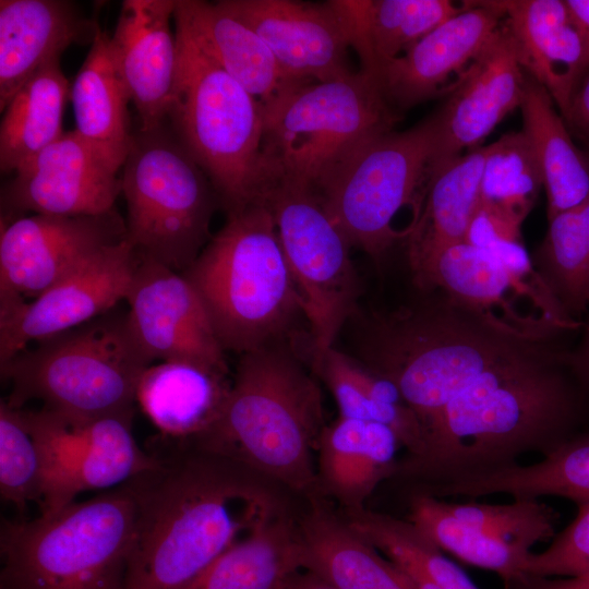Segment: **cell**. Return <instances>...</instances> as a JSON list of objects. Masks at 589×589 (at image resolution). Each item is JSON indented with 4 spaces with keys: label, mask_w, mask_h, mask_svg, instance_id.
<instances>
[{
    "label": "cell",
    "mask_w": 589,
    "mask_h": 589,
    "mask_svg": "<svg viewBox=\"0 0 589 589\" xmlns=\"http://www.w3.org/2000/svg\"><path fill=\"white\" fill-rule=\"evenodd\" d=\"M128 481L135 528L124 589H177L284 508L261 477L189 442L158 438Z\"/></svg>",
    "instance_id": "obj_1"
},
{
    "label": "cell",
    "mask_w": 589,
    "mask_h": 589,
    "mask_svg": "<svg viewBox=\"0 0 589 589\" xmlns=\"http://www.w3.org/2000/svg\"><path fill=\"white\" fill-rule=\"evenodd\" d=\"M578 381L567 349L508 365L448 404L425 429L419 456L395 474L422 488L485 474L542 456L570 438L579 412Z\"/></svg>",
    "instance_id": "obj_2"
},
{
    "label": "cell",
    "mask_w": 589,
    "mask_h": 589,
    "mask_svg": "<svg viewBox=\"0 0 589 589\" xmlns=\"http://www.w3.org/2000/svg\"><path fill=\"white\" fill-rule=\"evenodd\" d=\"M275 342L240 356L217 422L189 443L313 500L322 393L300 360Z\"/></svg>",
    "instance_id": "obj_3"
},
{
    "label": "cell",
    "mask_w": 589,
    "mask_h": 589,
    "mask_svg": "<svg viewBox=\"0 0 589 589\" xmlns=\"http://www.w3.org/2000/svg\"><path fill=\"white\" fill-rule=\"evenodd\" d=\"M181 274L199 294L225 351L241 356L285 341L302 313L264 201L227 214L225 225Z\"/></svg>",
    "instance_id": "obj_4"
},
{
    "label": "cell",
    "mask_w": 589,
    "mask_h": 589,
    "mask_svg": "<svg viewBox=\"0 0 589 589\" xmlns=\"http://www.w3.org/2000/svg\"><path fill=\"white\" fill-rule=\"evenodd\" d=\"M178 59L167 123L204 170L227 214L266 188L262 103L228 74L173 14Z\"/></svg>",
    "instance_id": "obj_5"
},
{
    "label": "cell",
    "mask_w": 589,
    "mask_h": 589,
    "mask_svg": "<svg viewBox=\"0 0 589 589\" xmlns=\"http://www.w3.org/2000/svg\"><path fill=\"white\" fill-rule=\"evenodd\" d=\"M32 345L0 364L11 406L38 400L70 423L134 414L139 381L153 363L132 337L125 313L108 312Z\"/></svg>",
    "instance_id": "obj_6"
},
{
    "label": "cell",
    "mask_w": 589,
    "mask_h": 589,
    "mask_svg": "<svg viewBox=\"0 0 589 589\" xmlns=\"http://www.w3.org/2000/svg\"><path fill=\"white\" fill-rule=\"evenodd\" d=\"M134 528L128 482L48 516L4 519L0 589H124Z\"/></svg>",
    "instance_id": "obj_7"
},
{
    "label": "cell",
    "mask_w": 589,
    "mask_h": 589,
    "mask_svg": "<svg viewBox=\"0 0 589 589\" xmlns=\"http://www.w3.org/2000/svg\"><path fill=\"white\" fill-rule=\"evenodd\" d=\"M263 109L266 188L281 182L315 193L351 153L399 120L377 83L360 71L292 84Z\"/></svg>",
    "instance_id": "obj_8"
},
{
    "label": "cell",
    "mask_w": 589,
    "mask_h": 589,
    "mask_svg": "<svg viewBox=\"0 0 589 589\" xmlns=\"http://www.w3.org/2000/svg\"><path fill=\"white\" fill-rule=\"evenodd\" d=\"M127 239L141 256L184 272L213 237L217 193L167 122L132 132L122 166Z\"/></svg>",
    "instance_id": "obj_9"
},
{
    "label": "cell",
    "mask_w": 589,
    "mask_h": 589,
    "mask_svg": "<svg viewBox=\"0 0 589 589\" xmlns=\"http://www.w3.org/2000/svg\"><path fill=\"white\" fill-rule=\"evenodd\" d=\"M437 154L435 123L429 117L408 130H393L363 143L316 194L350 245L381 259L405 239L393 226L400 211L410 206L417 220L440 167Z\"/></svg>",
    "instance_id": "obj_10"
},
{
    "label": "cell",
    "mask_w": 589,
    "mask_h": 589,
    "mask_svg": "<svg viewBox=\"0 0 589 589\" xmlns=\"http://www.w3.org/2000/svg\"><path fill=\"white\" fill-rule=\"evenodd\" d=\"M262 201L273 213L302 314L310 324L315 364L334 347L354 313L358 281L351 245L315 192L275 182Z\"/></svg>",
    "instance_id": "obj_11"
},
{
    "label": "cell",
    "mask_w": 589,
    "mask_h": 589,
    "mask_svg": "<svg viewBox=\"0 0 589 589\" xmlns=\"http://www.w3.org/2000/svg\"><path fill=\"white\" fill-rule=\"evenodd\" d=\"M41 460L39 515H51L81 493L118 488L158 465L132 434L134 414L70 423L40 408H21Z\"/></svg>",
    "instance_id": "obj_12"
},
{
    "label": "cell",
    "mask_w": 589,
    "mask_h": 589,
    "mask_svg": "<svg viewBox=\"0 0 589 589\" xmlns=\"http://www.w3.org/2000/svg\"><path fill=\"white\" fill-rule=\"evenodd\" d=\"M125 238L116 208L88 216L33 214L1 224L0 301L37 298Z\"/></svg>",
    "instance_id": "obj_13"
},
{
    "label": "cell",
    "mask_w": 589,
    "mask_h": 589,
    "mask_svg": "<svg viewBox=\"0 0 589 589\" xmlns=\"http://www.w3.org/2000/svg\"><path fill=\"white\" fill-rule=\"evenodd\" d=\"M139 260L125 238L37 298L0 301V364L32 344L110 312L125 300Z\"/></svg>",
    "instance_id": "obj_14"
},
{
    "label": "cell",
    "mask_w": 589,
    "mask_h": 589,
    "mask_svg": "<svg viewBox=\"0 0 589 589\" xmlns=\"http://www.w3.org/2000/svg\"><path fill=\"white\" fill-rule=\"evenodd\" d=\"M125 300L131 335L152 363L187 361L229 372L206 310L181 273L140 255Z\"/></svg>",
    "instance_id": "obj_15"
},
{
    "label": "cell",
    "mask_w": 589,
    "mask_h": 589,
    "mask_svg": "<svg viewBox=\"0 0 589 589\" xmlns=\"http://www.w3.org/2000/svg\"><path fill=\"white\" fill-rule=\"evenodd\" d=\"M120 193L118 172L72 130L21 165L1 189V224L25 213L105 214Z\"/></svg>",
    "instance_id": "obj_16"
},
{
    "label": "cell",
    "mask_w": 589,
    "mask_h": 589,
    "mask_svg": "<svg viewBox=\"0 0 589 589\" xmlns=\"http://www.w3.org/2000/svg\"><path fill=\"white\" fill-rule=\"evenodd\" d=\"M416 284L425 291L441 290L518 329L543 334L564 332L521 315L515 306L518 298L529 299L562 323H573L546 290L527 252L503 256L464 241L443 250Z\"/></svg>",
    "instance_id": "obj_17"
},
{
    "label": "cell",
    "mask_w": 589,
    "mask_h": 589,
    "mask_svg": "<svg viewBox=\"0 0 589 589\" xmlns=\"http://www.w3.org/2000/svg\"><path fill=\"white\" fill-rule=\"evenodd\" d=\"M465 3L378 70L374 81L397 111L450 93L498 32L503 13L494 1Z\"/></svg>",
    "instance_id": "obj_18"
},
{
    "label": "cell",
    "mask_w": 589,
    "mask_h": 589,
    "mask_svg": "<svg viewBox=\"0 0 589 589\" xmlns=\"http://www.w3.org/2000/svg\"><path fill=\"white\" fill-rule=\"evenodd\" d=\"M219 2L264 40L289 81L325 82L353 72L346 33L329 1Z\"/></svg>",
    "instance_id": "obj_19"
},
{
    "label": "cell",
    "mask_w": 589,
    "mask_h": 589,
    "mask_svg": "<svg viewBox=\"0 0 589 589\" xmlns=\"http://www.w3.org/2000/svg\"><path fill=\"white\" fill-rule=\"evenodd\" d=\"M526 73L503 23L446 101L432 117L440 165L482 146L513 110L520 108Z\"/></svg>",
    "instance_id": "obj_20"
},
{
    "label": "cell",
    "mask_w": 589,
    "mask_h": 589,
    "mask_svg": "<svg viewBox=\"0 0 589 589\" xmlns=\"http://www.w3.org/2000/svg\"><path fill=\"white\" fill-rule=\"evenodd\" d=\"M175 9L176 0H124L109 36L113 62L143 130L167 121L178 59Z\"/></svg>",
    "instance_id": "obj_21"
},
{
    "label": "cell",
    "mask_w": 589,
    "mask_h": 589,
    "mask_svg": "<svg viewBox=\"0 0 589 589\" xmlns=\"http://www.w3.org/2000/svg\"><path fill=\"white\" fill-rule=\"evenodd\" d=\"M526 74L552 97L565 119L588 72L579 33L564 0L494 1Z\"/></svg>",
    "instance_id": "obj_22"
},
{
    "label": "cell",
    "mask_w": 589,
    "mask_h": 589,
    "mask_svg": "<svg viewBox=\"0 0 589 589\" xmlns=\"http://www.w3.org/2000/svg\"><path fill=\"white\" fill-rule=\"evenodd\" d=\"M100 28L68 0H0V110L39 69Z\"/></svg>",
    "instance_id": "obj_23"
},
{
    "label": "cell",
    "mask_w": 589,
    "mask_h": 589,
    "mask_svg": "<svg viewBox=\"0 0 589 589\" xmlns=\"http://www.w3.org/2000/svg\"><path fill=\"white\" fill-rule=\"evenodd\" d=\"M232 380L228 372L187 361L149 365L136 388V402L158 430L173 442L199 438L217 422Z\"/></svg>",
    "instance_id": "obj_24"
},
{
    "label": "cell",
    "mask_w": 589,
    "mask_h": 589,
    "mask_svg": "<svg viewBox=\"0 0 589 589\" xmlns=\"http://www.w3.org/2000/svg\"><path fill=\"white\" fill-rule=\"evenodd\" d=\"M300 569L336 589H414L407 575L321 501L297 520Z\"/></svg>",
    "instance_id": "obj_25"
},
{
    "label": "cell",
    "mask_w": 589,
    "mask_h": 589,
    "mask_svg": "<svg viewBox=\"0 0 589 589\" xmlns=\"http://www.w3.org/2000/svg\"><path fill=\"white\" fill-rule=\"evenodd\" d=\"M401 444L387 425L339 417L325 425L317 443L320 489L344 510L364 507L377 484L394 476Z\"/></svg>",
    "instance_id": "obj_26"
},
{
    "label": "cell",
    "mask_w": 589,
    "mask_h": 589,
    "mask_svg": "<svg viewBox=\"0 0 589 589\" xmlns=\"http://www.w3.org/2000/svg\"><path fill=\"white\" fill-rule=\"evenodd\" d=\"M486 145L468 151L437 168L420 214L407 236L410 268L417 283L446 248L466 241L479 206Z\"/></svg>",
    "instance_id": "obj_27"
},
{
    "label": "cell",
    "mask_w": 589,
    "mask_h": 589,
    "mask_svg": "<svg viewBox=\"0 0 589 589\" xmlns=\"http://www.w3.org/2000/svg\"><path fill=\"white\" fill-rule=\"evenodd\" d=\"M175 15L203 49L262 105L296 84L264 40L219 1L176 0Z\"/></svg>",
    "instance_id": "obj_28"
},
{
    "label": "cell",
    "mask_w": 589,
    "mask_h": 589,
    "mask_svg": "<svg viewBox=\"0 0 589 589\" xmlns=\"http://www.w3.org/2000/svg\"><path fill=\"white\" fill-rule=\"evenodd\" d=\"M76 133L117 172L132 132L128 89L116 68L109 36L99 31L70 87Z\"/></svg>",
    "instance_id": "obj_29"
},
{
    "label": "cell",
    "mask_w": 589,
    "mask_h": 589,
    "mask_svg": "<svg viewBox=\"0 0 589 589\" xmlns=\"http://www.w3.org/2000/svg\"><path fill=\"white\" fill-rule=\"evenodd\" d=\"M420 492L438 498L505 493L514 498L557 496L577 505L589 503V433L572 436L541 461L518 462L490 473L426 486Z\"/></svg>",
    "instance_id": "obj_30"
},
{
    "label": "cell",
    "mask_w": 589,
    "mask_h": 589,
    "mask_svg": "<svg viewBox=\"0 0 589 589\" xmlns=\"http://www.w3.org/2000/svg\"><path fill=\"white\" fill-rule=\"evenodd\" d=\"M548 201V219L589 199V156L578 148L550 94L528 74L520 105Z\"/></svg>",
    "instance_id": "obj_31"
},
{
    "label": "cell",
    "mask_w": 589,
    "mask_h": 589,
    "mask_svg": "<svg viewBox=\"0 0 589 589\" xmlns=\"http://www.w3.org/2000/svg\"><path fill=\"white\" fill-rule=\"evenodd\" d=\"M297 569V521L283 509L177 589H277Z\"/></svg>",
    "instance_id": "obj_32"
},
{
    "label": "cell",
    "mask_w": 589,
    "mask_h": 589,
    "mask_svg": "<svg viewBox=\"0 0 589 589\" xmlns=\"http://www.w3.org/2000/svg\"><path fill=\"white\" fill-rule=\"evenodd\" d=\"M313 366L329 388L339 417L385 424L407 449L408 458L420 455L423 447L421 425L393 383L335 347Z\"/></svg>",
    "instance_id": "obj_33"
},
{
    "label": "cell",
    "mask_w": 589,
    "mask_h": 589,
    "mask_svg": "<svg viewBox=\"0 0 589 589\" xmlns=\"http://www.w3.org/2000/svg\"><path fill=\"white\" fill-rule=\"evenodd\" d=\"M70 87L57 60L34 73L12 97L0 124L2 172H15L63 135L62 117Z\"/></svg>",
    "instance_id": "obj_34"
},
{
    "label": "cell",
    "mask_w": 589,
    "mask_h": 589,
    "mask_svg": "<svg viewBox=\"0 0 589 589\" xmlns=\"http://www.w3.org/2000/svg\"><path fill=\"white\" fill-rule=\"evenodd\" d=\"M342 517L356 532L397 565L414 589H479L410 521L364 507L344 510Z\"/></svg>",
    "instance_id": "obj_35"
},
{
    "label": "cell",
    "mask_w": 589,
    "mask_h": 589,
    "mask_svg": "<svg viewBox=\"0 0 589 589\" xmlns=\"http://www.w3.org/2000/svg\"><path fill=\"white\" fill-rule=\"evenodd\" d=\"M548 220L533 268L561 310L581 322L589 308V199Z\"/></svg>",
    "instance_id": "obj_36"
},
{
    "label": "cell",
    "mask_w": 589,
    "mask_h": 589,
    "mask_svg": "<svg viewBox=\"0 0 589 589\" xmlns=\"http://www.w3.org/2000/svg\"><path fill=\"white\" fill-rule=\"evenodd\" d=\"M408 521L441 551L478 568L496 573L504 585L525 574L531 551L491 538L464 524L444 500L417 492L409 503Z\"/></svg>",
    "instance_id": "obj_37"
},
{
    "label": "cell",
    "mask_w": 589,
    "mask_h": 589,
    "mask_svg": "<svg viewBox=\"0 0 589 589\" xmlns=\"http://www.w3.org/2000/svg\"><path fill=\"white\" fill-rule=\"evenodd\" d=\"M541 188V171L522 130L506 133L486 145L480 206L520 227Z\"/></svg>",
    "instance_id": "obj_38"
},
{
    "label": "cell",
    "mask_w": 589,
    "mask_h": 589,
    "mask_svg": "<svg viewBox=\"0 0 589 589\" xmlns=\"http://www.w3.org/2000/svg\"><path fill=\"white\" fill-rule=\"evenodd\" d=\"M449 0H371L370 39L378 70L464 9Z\"/></svg>",
    "instance_id": "obj_39"
},
{
    "label": "cell",
    "mask_w": 589,
    "mask_h": 589,
    "mask_svg": "<svg viewBox=\"0 0 589 589\" xmlns=\"http://www.w3.org/2000/svg\"><path fill=\"white\" fill-rule=\"evenodd\" d=\"M444 503L447 510L464 524L527 551L556 534L558 513L540 498H514L505 504Z\"/></svg>",
    "instance_id": "obj_40"
},
{
    "label": "cell",
    "mask_w": 589,
    "mask_h": 589,
    "mask_svg": "<svg viewBox=\"0 0 589 589\" xmlns=\"http://www.w3.org/2000/svg\"><path fill=\"white\" fill-rule=\"evenodd\" d=\"M41 460L21 408L0 401V495L24 514L29 503L41 502Z\"/></svg>",
    "instance_id": "obj_41"
},
{
    "label": "cell",
    "mask_w": 589,
    "mask_h": 589,
    "mask_svg": "<svg viewBox=\"0 0 589 589\" xmlns=\"http://www.w3.org/2000/svg\"><path fill=\"white\" fill-rule=\"evenodd\" d=\"M589 570V503L579 504L575 519L555 534L548 549L530 553L525 574L567 577Z\"/></svg>",
    "instance_id": "obj_42"
},
{
    "label": "cell",
    "mask_w": 589,
    "mask_h": 589,
    "mask_svg": "<svg viewBox=\"0 0 589 589\" xmlns=\"http://www.w3.org/2000/svg\"><path fill=\"white\" fill-rule=\"evenodd\" d=\"M504 586L505 589H589V570L567 577L524 574Z\"/></svg>",
    "instance_id": "obj_43"
},
{
    "label": "cell",
    "mask_w": 589,
    "mask_h": 589,
    "mask_svg": "<svg viewBox=\"0 0 589 589\" xmlns=\"http://www.w3.org/2000/svg\"><path fill=\"white\" fill-rule=\"evenodd\" d=\"M564 120L568 129L589 146V74L575 94Z\"/></svg>",
    "instance_id": "obj_44"
},
{
    "label": "cell",
    "mask_w": 589,
    "mask_h": 589,
    "mask_svg": "<svg viewBox=\"0 0 589 589\" xmlns=\"http://www.w3.org/2000/svg\"><path fill=\"white\" fill-rule=\"evenodd\" d=\"M581 336L573 349H568V364L582 383L589 385V308L585 314V321H581Z\"/></svg>",
    "instance_id": "obj_45"
},
{
    "label": "cell",
    "mask_w": 589,
    "mask_h": 589,
    "mask_svg": "<svg viewBox=\"0 0 589 589\" xmlns=\"http://www.w3.org/2000/svg\"><path fill=\"white\" fill-rule=\"evenodd\" d=\"M569 15L579 33L589 71V0H564Z\"/></svg>",
    "instance_id": "obj_46"
},
{
    "label": "cell",
    "mask_w": 589,
    "mask_h": 589,
    "mask_svg": "<svg viewBox=\"0 0 589 589\" xmlns=\"http://www.w3.org/2000/svg\"><path fill=\"white\" fill-rule=\"evenodd\" d=\"M277 589H336L326 580L305 569H297L285 576Z\"/></svg>",
    "instance_id": "obj_47"
},
{
    "label": "cell",
    "mask_w": 589,
    "mask_h": 589,
    "mask_svg": "<svg viewBox=\"0 0 589 589\" xmlns=\"http://www.w3.org/2000/svg\"><path fill=\"white\" fill-rule=\"evenodd\" d=\"M587 147H588V151H587L586 153H587V154H588V156H589V146H587Z\"/></svg>",
    "instance_id": "obj_48"
}]
</instances>
